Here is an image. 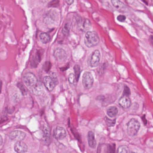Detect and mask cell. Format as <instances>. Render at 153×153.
<instances>
[{
	"label": "cell",
	"instance_id": "obj_20",
	"mask_svg": "<svg viewBox=\"0 0 153 153\" xmlns=\"http://www.w3.org/2000/svg\"><path fill=\"white\" fill-rule=\"evenodd\" d=\"M83 29L85 31L89 30L91 27V22L88 19H85L83 23Z\"/></svg>",
	"mask_w": 153,
	"mask_h": 153
},
{
	"label": "cell",
	"instance_id": "obj_1",
	"mask_svg": "<svg viewBox=\"0 0 153 153\" xmlns=\"http://www.w3.org/2000/svg\"><path fill=\"white\" fill-rule=\"evenodd\" d=\"M100 39L98 34L95 31H88L85 34L84 43L88 48L93 47L100 43Z\"/></svg>",
	"mask_w": 153,
	"mask_h": 153
},
{
	"label": "cell",
	"instance_id": "obj_15",
	"mask_svg": "<svg viewBox=\"0 0 153 153\" xmlns=\"http://www.w3.org/2000/svg\"><path fill=\"white\" fill-rule=\"evenodd\" d=\"M118 113V109L116 107H111L107 110V113L108 116L110 117H114Z\"/></svg>",
	"mask_w": 153,
	"mask_h": 153
},
{
	"label": "cell",
	"instance_id": "obj_10",
	"mask_svg": "<svg viewBox=\"0 0 153 153\" xmlns=\"http://www.w3.org/2000/svg\"><path fill=\"white\" fill-rule=\"evenodd\" d=\"M53 55L56 59L59 61H63L66 58L65 50L61 48H58L54 50Z\"/></svg>",
	"mask_w": 153,
	"mask_h": 153
},
{
	"label": "cell",
	"instance_id": "obj_18",
	"mask_svg": "<svg viewBox=\"0 0 153 153\" xmlns=\"http://www.w3.org/2000/svg\"><path fill=\"white\" fill-rule=\"evenodd\" d=\"M111 2L113 6L118 10H120L125 7V4L120 1L114 0V1H111Z\"/></svg>",
	"mask_w": 153,
	"mask_h": 153
},
{
	"label": "cell",
	"instance_id": "obj_30",
	"mask_svg": "<svg viewBox=\"0 0 153 153\" xmlns=\"http://www.w3.org/2000/svg\"><path fill=\"white\" fill-rule=\"evenodd\" d=\"M74 1H71V0H69V1H66V2L68 5H71V4H72L73 3H74Z\"/></svg>",
	"mask_w": 153,
	"mask_h": 153
},
{
	"label": "cell",
	"instance_id": "obj_21",
	"mask_svg": "<svg viewBox=\"0 0 153 153\" xmlns=\"http://www.w3.org/2000/svg\"><path fill=\"white\" fill-rule=\"evenodd\" d=\"M74 72H75V76L76 77V81H78L81 74V67L78 65H76L74 67Z\"/></svg>",
	"mask_w": 153,
	"mask_h": 153
},
{
	"label": "cell",
	"instance_id": "obj_7",
	"mask_svg": "<svg viewBox=\"0 0 153 153\" xmlns=\"http://www.w3.org/2000/svg\"><path fill=\"white\" fill-rule=\"evenodd\" d=\"M100 53L99 50H96L94 51L90 59V66L92 67H95L98 66L100 64Z\"/></svg>",
	"mask_w": 153,
	"mask_h": 153
},
{
	"label": "cell",
	"instance_id": "obj_27",
	"mask_svg": "<svg viewBox=\"0 0 153 153\" xmlns=\"http://www.w3.org/2000/svg\"><path fill=\"white\" fill-rule=\"evenodd\" d=\"M59 1H50L48 4L49 7H55L59 4Z\"/></svg>",
	"mask_w": 153,
	"mask_h": 153
},
{
	"label": "cell",
	"instance_id": "obj_28",
	"mask_svg": "<svg viewBox=\"0 0 153 153\" xmlns=\"http://www.w3.org/2000/svg\"><path fill=\"white\" fill-rule=\"evenodd\" d=\"M69 31H70V28H69L68 24H65L64 28L62 29L63 33L65 36H67L69 34Z\"/></svg>",
	"mask_w": 153,
	"mask_h": 153
},
{
	"label": "cell",
	"instance_id": "obj_14",
	"mask_svg": "<svg viewBox=\"0 0 153 153\" xmlns=\"http://www.w3.org/2000/svg\"><path fill=\"white\" fill-rule=\"evenodd\" d=\"M56 14L53 11L50 12L46 15L44 18V21L47 23H51V22H55L56 20Z\"/></svg>",
	"mask_w": 153,
	"mask_h": 153
},
{
	"label": "cell",
	"instance_id": "obj_17",
	"mask_svg": "<svg viewBox=\"0 0 153 153\" xmlns=\"http://www.w3.org/2000/svg\"><path fill=\"white\" fill-rule=\"evenodd\" d=\"M40 60H41L40 54H39V51H38L36 55L34 57H33V60L31 61V66L33 67H36L39 63L40 62Z\"/></svg>",
	"mask_w": 153,
	"mask_h": 153
},
{
	"label": "cell",
	"instance_id": "obj_26",
	"mask_svg": "<svg viewBox=\"0 0 153 153\" xmlns=\"http://www.w3.org/2000/svg\"><path fill=\"white\" fill-rule=\"evenodd\" d=\"M131 94L130 89L128 86H125L124 87V92H123V96H127L128 97Z\"/></svg>",
	"mask_w": 153,
	"mask_h": 153
},
{
	"label": "cell",
	"instance_id": "obj_29",
	"mask_svg": "<svg viewBox=\"0 0 153 153\" xmlns=\"http://www.w3.org/2000/svg\"><path fill=\"white\" fill-rule=\"evenodd\" d=\"M117 19L119 21L123 22L125 21L126 20V17L125 15H120L118 16Z\"/></svg>",
	"mask_w": 153,
	"mask_h": 153
},
{
	"label": "cell",
	"instance_id": "obj_2",
	"mask_svg": "<svg viewBox=\"0 0 153 153\" xmlns=\"http://www.w3.org/2000/svg\"><path fill=\"white\" fill-rule=\"evenodd\" d=\"M140 128V123L136 119H132L127 124V132L128 134L130 136H135L138 133Z\"/></svg>",
	"mask_w": 153,
	"mask_h": 153
},
{
	"label": "cell",
	"instance_id": "obj_22",
	"mask_svg": "<svg viewBox=\"0 0 153 153\" xmlns=\"http://www.w3.org/2000/svg\"><path fill=\"white\" fill-rule=\"evenodd\" d=\"M69 81L71 84L74 85H76L77 81L75 77V75L73 73H71L69 75Z\"/></svg>",
	"mask_w": 153,
	"mask_h": 153
},
{
	"label": "cell",
	"instance_id": "obj_13",
	"mask_svg": "<svg viewBox=\"0 0 153 153\" xmlns=\"http://www.w3.org/2000/svg\"><path fill=\"white\" fill-rule=\"evenodd\" d=\"M87 139H88V144L91 148L94 149L96 146V142L95 140V136L94 133L92 131H89L88 133L87 136Z\"/></svg>",
	"mask_w": 153,
	"mask_h": 153
},
{
	"label": "cell",
	"instance_id": "obj_25",
	"mask_svg": "<svg viewBox=\"0 0 153 153\" xmlns=\"http://www.w3.org/2000/svg\"><path fill=\"white\" fill-rule=\"evenodd\" d=\"M105 121L106 124H107V125L108 127L113 126L116 123V119L111 120V119L108 118L107 117L105 118Z\"/></svg>",
	"mask_w": 153,
	"mask_h": 153
},
{
	"label": "cell",
	"instance_id": "obj_12",
	"mask_svg": "<svg viewBox=\"0 0 153 153\" xmlns=\"http://www.w3.org/2000/svg\"><path fill=\"white\" fill-rule=\"evenodd\" d=\"M30 90L32 94L36 95V96H39L43 93L44 88H43L42 84L39 83H38L37 84L36 86L31 89H30Z\"/></svg>",
	"mask_w": 153,
	"mask_h": 153
},
{
	"label": "cell",
	"instance_id": "obj_8",
	"mask_svg": "<svg viewBox=\"0 0 153 153\" xmlns=\"http://www.w3.org/2000/svg\"><path fill=\"white\" fill-rule=\"evenodd\" d=\"M53 135L54 137L57 140H63L66 137V130L62 127H57L54 130Z\"/></svg>",
	"mask_w": 153,
	"mask_h": 153
},
{
	"label": "cell",
	"instance_id": "obj_24",
	"mask_svg": "<svg viewBox=\"0 0 153 153\" xmlns=\"http://www.w3.org/2000/svg\"><path fill=\"white\" fill-rule=\"evenodd\" d=\"M17 87L19 89L22 95L24 96V95H26V94H27V90L25 89L24 85H23L22 84L20 83H18L17 84Z\"/></svg>",
	"mask_w": 153,
	"mask_h": 153
},
{
	"label": "cell",
	"instance_id": "obj_31",
	"mask_svg": "<svg viewBox=\"0 0 153 153\" xmlns=\"http://www.w3.org/2000/svg\"><path fill=\"white\" fill-rule=\"evenodd\" d=\"M3 143V138L2 137L1 135L0 134V146Z\"/></svg>",
	"mask_w": 153,
	"mask_h": 153
},
{
	"label": "cell",
	"instance_id": "obj_4",
	"mask_svg": "<svg viewBox=\"0 0 153 153\" xmlns=\"http://www.w3.org/2000/svg\"><path fill=\"white\" fill-rule=\"evenodd\" d=\"M23 81L29 89H31L36 86L38 83V79L36 76L33 73H27L23 76Z\"/></svg>",
	"mask_w": 153,
	"mask_h": 153
},
{
	"label": "cell",
	"instance_id": "obj_33",
	"mask_svg": "<svg viewBox=\"0 0 153 153\" xmlns=\"http://www.w3.org/2000/svg\"><path fill=\"white\" fill-rule=\"evenodd\" d=\"M130 153H135V152H131Z\"/></svg>",
	"mask_w": 153,
	"mask_h": 153
},
{
	"label": "cell",
	"instance_id": "obj_6",
	"mask_svg": "<svg viewBox=\"0 0 153 153\" xmlns=\"http://www.w3.org/2000/svg\"><path fill=\"white\" fill-rule=\"evenodd\" d=\"M26 134L20 130H14L10 133L9 138L13 141L21 142L26 137Z\"/></svg>",
	"mask_w": 153,
	"mask_h": 153
},
{
	"label": "cell",
	"instance_id": "obj_19",
	"mask_svg": "<svg viewBox=\"0 0 153 153\" xmlns=\"http://www.w3.org/2000/svg\"><path fill=\"white\" fill-rule=\"evenodd\" d=\"M116 153V146L115 144H109L106 146L105 149V153Z\"/></svg>",
	"mask_w": 153,
	"mask_h": 153
},
{
	"label": "cell",
	"instance_id": "obj_9",
	"mask_svg": "<svg viewBox=\"0 0 153 153\" xmlns=\"http://www.w3.org/2000/svg\"><path fill=\"white\" fill-rule=\"evenodd\" d=\"M27 144L22 141L17 142L14 146V150L17 153H26L27 151Z\"/></svg>",
	"mask_w": 153,
	"mask_h": 153
},
{
	"label": "cell",
	"instance_id": "obj_3",
	"mask_svg": "<svg viewBox=\"0 0 153 153\" xmlns=\"http://www.w3.org/2000/svg\"><path fill=\"white\" fill-rule=\"evenodd\" d=\"M43 81L45 87L49 92L52 91L58 84V80L56 75L55 73L54 75L52 76H45Z\"/></svg>",
	"mask_w": 153,
	"mask_h": 153
},
{
	"label": "cell",
	"instance_id": "obj_16",
	"mask_svg": "<svg viewBox=\"0 0 153 153\" xmlns=\"http://www.w3.org/2000/svg\"><path fill=\"white\" fill-rule=\"evenodd\" d=\"M39 39L42 43L46 44L50 41L51 38L48 34L43 32V33H41L39 35Z\"/></svg>",
	"mask_w": 153,
	"mask_h": 153
},
{
	"label": "cell",
	"instance_id": "obj_32",
	"mask_svg": "<svg viewBox=\"0 0 153 153\" xmlns=\"http://www.w3.org/2000/svg\"><path fill=\"white\" fill-rule=\"evenodd\" d=\"M150 39H151V40L153 42V36H151L150 37Z\"/></svg>",
	"mask_w": 153,
	"mask_h": 153
},
{
	"label": "cell",
	"instance_id": "obj_11",
	"mask_svg": "<svg viewBox=\"0 0 153 153\" xmlns=\"http://www.w3.org/2000/svg\"><path fill=\"white\" fill-rule=\"evenodd\" d=\"M119 104L123 108H128L131 105V100L127 96H122L119 101Z\"/></svg>",
	"mask_w": 153,
	"mask_h": 153
},
{
	"label": "cell",
	"instance_id": "obj_23",
	"mask_svg": "<svg viewBox=\"0 0 153 153\" xmlns=\"http://www.w3.org/2000/svg\"><path fill=\"white\" fill-rule=\"evenodd\" d=\"M129 151L128 146H121L119 147L117 153H129Z\"/></svg>",
	"mask_w": 153,
	"mask_h": 153
},
{
	"label": "cell",
	"instance_id": "obj_5",
	"mask_svg": "<svg viewBox=\"0 0 153 153\" xmlns=\"http://www.w3.org/2000/svg\"><path fill=\"white\" fill-rule=\"evenodd\" d=\"M94 77L90 72H85L82 76V84L85 90H89L93 86Z\"/></svg>",
	"mask_w": 153,
	"mask_h": 153
}]
</instances>
